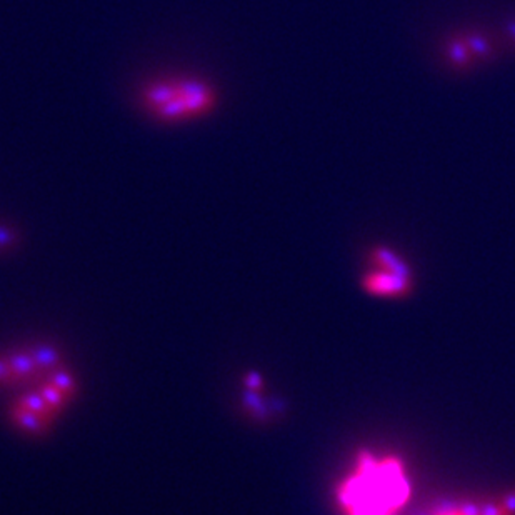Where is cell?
I'll return each instance as SVG.
<instances>
[{"instance_id": "1", "label": "cell", "mask_w": 515, "mask_h": 515, "mask_svg": "<svg viewBox=\"0 0 515 515\" xmlns=\"http://www.w3.org/2000/svg\"><path fill=\"white\" fill-rule=\"evenodd\" d=\"M143 114L163 125L209 117L219 107V90L209 80L192 75H162L139 89Z\"/></svg>"}, {"instance_id": "2", "label": "cell", "mask_w": 515, "mask_h": 515, "mask_svg": "<svg viewBox=\"0 0 515 515\" xmlns=\"http://www.w3.org/2000/svg\"><path fill=\"white\" fill-rule=\"evenodd\" d=\"M362 286L374 296H403L411 291L412 278L382 269L379 272L367 273L362 281Z\"/></svg>"}, {"instance_id": "3", "label": "cell", "mask_w": 515, "mask_h": 515, "mask_svg": "<svg viewBox=\"0 0 515 515\" xmlns=\"http://www.w3.org/2000/svg\"><path fill=\"white\" fill-rule=\"evenodd\" d=\"M372 261L375 266L382 267L384 271L396 272V273H401V276H403V277L412 278V271H411V267H408V264L403 261L401 255H397L391 249H387V247L374 249Z\"/></svg>"}, {"instance_id": "4", "label": "cell", "mask_w": 515, "mask_h": 515, "mask_svg": "<svg viewBox=\"0 0 515 515\" xmlns=\"http://www.w3.org/2000/svg\"><path fill=\"white\" fill-rule=\"evenodd\" d=\"M480 515H509L500 504H482L480 505Z\"/></svg>"}, {"instance_id": "5", "label": "cell", "mask_w": 515, "mask_h": 515, "mask_svg": "<svg viewBox=\"0 0 515 515\" xmlns=\"http://www.w3.org/2000/svg\"><path fill=\"white\" fill-rule=\"evenodd\" d=\"M500 505H502L505 512H507L509 515H515V492H509L505 497L502 499V502H500Z\"/></svg>"}]
</instances>
